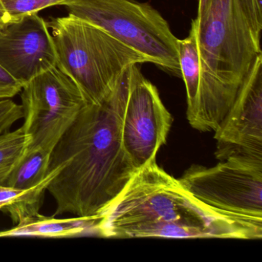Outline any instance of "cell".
Returning <instances> with one entry per match:
<instances>
[{
  "instance_id": "9c48e42d",
  "label": "cell",
  "mask_w": 262,
  "mask_h": 262,
  "mask_svg": "<svg viewBox=\"0 0 262 262\" xmlns=\"http://www.w3.org/2000/svg\"><path fill=\"white\" fill-rule=\"evenodd\" d=\"M216 156L262 163V55L242 82L229 111L214 132Z\"/></svg>"
},
{
  "instance_id": "ffe728a7",
  "label": "cell",
  "mask_w": 262,
  "mask_h": 262,
  "mask_svg": "<svg viewBox=\"0 0 262 262\" xmlns=\"http://www.w3.org/2000/svg\"><path fill=\"white\" fill-rule=\"evenodd\" d=\"M208 2V0H199V7H198V14L201 13L202 10L205 8L206 6L207 3Z\"/></svg>"
},
{
  "instance_id": "7c38bea8",
  "label": "cell",
  "mask_w": 262,
  "mask_h": 262,
  "mask_svg": "<svg viewBox=\"0 0 262 262\" xmlns=\"http://www.w3.org/2000/svg\"><path fill=\"white\" fill-rule=\"evenodd\" d=\"M179 61L181 76L186 88L187 118H188L194 113L200 86L201 59L194 19L191 22L188 36L185 39H179Z\"/></svg>"
},
{
  "instance_id": "8992f818",
  "label": "cell",
  "mask_w": 262,
  "mask_h": 262,
  "mask_svg": "<svg viewBox=\"0 0 262 262\" xmlns=\"http://www.w3.org/2000/svg\"><path fill=\"white\" fill-rule=\"evenodd\" d=\"M21 99L22 128L30 136L27 148L50 152L87 103L77 84L57 67L24 85Z\"/></svg>"
},
{
  "instance_id": "ac0fdd59",
  "label": "cell",
  "mask_w": 262,
  "mask_h": 262,
  "mask_svg": "<svg viewBox=\"0 0 262 262\" xmlns=\"http://www.w3.org/2000/svg\"><path fill=\"white\" fill-rule=\"evenodd\" d=\"M24 191L0 185V211L4 212L9 207L17 202Z\"/></svg>"
},
{
  "instance_id": "7a4b0ae2",
  "label": "cell",
  "mask_w": 262,
  "mask_h": 262,
  "mask_svg": "<svg viewBox=\"0 0 262 262\" xmlns=\"http://www.w3.org/2000/svg\"><path fill=\"white\" fill-rule=\"evenodd\" d=\"M104 237L262 238V219L211 208L151 161L97 216Z\"/></svg>"
},
{
  "instance_id": "5b68a950",
  "label": "cell",
  "mask_w": 262,
  "mask_h": 262,
  "mask_svg": "<svg viewBox=\"0 0 262 262\" xmlns=\"http://www.w3.org/2000/svg\"><path fill=\"white\" fill-rule=\"evenodd\" d=\"M69 14L106 31L163 70L181 76L179 39L165 18L136 0H67Z\"/></svg>"
},
{
  "instance_id": "52a82bcc",
  "label": "cell",
  "mask_w": 262,
  "mask_h": 262,
  "mask_svg": "<svg viewBox=\"0 0 262 262\" xmlns=\"http://www.w3.org/2000/svg\"><path fill=\"white\" fill-rule=\"evenodd\" d=\"M179 180L211 208L262 219V163L228 158L211 168L193 165Z\"/></svg>"
},
{
  "instance_id": "5bb4252c",
  "label": "cell",
  "mask_w": 262,
  "mask_h": 262,
  "mask_svg": "<svg viewBox=\"0 0 262 262\" xmlns=\"http://www.w3.org/2000/svg\"><path fill=\"white\" fill-rule=\"evenodd\" d=\"M30 136L22 127L0 134V185H4L27 151Z\"/></svg>"
},
{
  "instance_id": "4fadbf2b",
  "label": "cell",
  "mask_w": 262,
  "mask_h": 262,
  "mask_svg": "<svg viewBox=\"0 0 262 262\" xmlns=\"http://www.w3.org/2000/svg\"><path fill=\"white\" fill-rule=\"evenodd\" d=\"M50 155L51 152L40 147L27 148L4 185L27 190L39 185L48 174Z\"/></svg>"
},
{
  "instance_id": "2e32d148",
  "label": "cell",
  "mask_w": 262,
  "mask_h": 262,
  "mask_svg": "<svg viewBox=\"0 0 262 262\" xmlns=\"http://www.w3.org/2000/svg\"><path fill=\"white\" fill-rule=\"evenodd\" d=\"M22 105L12 99L0 100V134L10 131L11 127L23 119Z\"/></svg>"
},
{
  "instance_id": "277c9868",
  "label": "cell",
  "mask_w": 262,
  "mask_h": 262,
  "mask_svg": "<svg viewBox=\"0 0 262 262\" xmlns=\"http://www.w3.org/2000/svg\"><path fill=\"white\" fill-rule=\"evenodd\" d=\"M47 24L56 48V67L77 84L87 103L103 100L128 67L149 62L105 30L73 15Z\"/></svg>"
},
{
  "instance_id": "d6986e66",
  "label": "cell",
  "mask_w": 262,
  "mask_h": 262,
  "mask_svg": "<svg viewBox=\"0 0 262 262\" xmlns=\"http://www.w3.org/2000/svg\"><path fill=\"white\" fill-rule=\"evenodd\" d=\"M9 22H10V19H9L8 15H7L2 3L0 1V30H2Z\"/></svg>"
},
{
  "instance_id": "3957f363",
  "label": "cell",
  "mask_w": 262,
  "mask_h": 262,
  "mask_svg": "<svg viewBox=\"0 0 262 262\" xmlns=\"http://www.w3.org/2000/svg\"><path fill=\"white\" fill-rule=\"evenodd\" d=\"M194 20L200 86L194 113L187 119L195 129L215 132L262 55V0H208Z\"/></svg>"
},
{
  "instance_id": "ba28073f",
  "label": "cell",
  "mask_w": 262,
  "mask_h": 262,
  "mask_svg": "<svg viewBox=\"0 0 262 262\" xmlns=\"http://www.w3.org/2000/svg\"><path fill=\"white\" fill-rule=\"evenodd\" d=\"M171 122V115L157 89L136 66L122 125V145L136 171L156 160L158 151L166 142Z\"/></svg>"
},
{
  "instance_id": "8fae6325",
  "label": "cell",
  "mask_w": 262,
  "mask_h": 262,
  "mask_svg": "<svg viewBox=\"0 0 262 262\" xmlns=\"http://www.w3.org/2000/svg\"><path fill=\"white\" fill-rule=\"evenodd\" d=\"M97 221V217L58 219L54 216L47 217L39 214L24 219L12 229L0 231V237H75L87 232H95Z\"/></svg>"
},
{
  "instance_id": "6da1fadb",
  "label": "cell",
  "mask_w": 262,
  "mask_h": 262,
  "mask_svg": "<svg viewBox=\"0 0 262 262\" xmlns=\"http://www.w3.org/2000/svg\"><path fill=\"white\" fill-rule=\"evenodd\" d=\"M136 66L103 100L82 107L52 151L48 171L60 168L47 188L55 215L97 217L136 173L122 145V125Z\"/></svg>"
},
{
  "instance_id": "e0dca14e",
  "label": "cell",
  "mask_w": 262,
  "mask_h": 262,
  "mask_svg": "<svg viewBox=\"0 0 262 262\" xmlns=\"http://www.w3.org/2000/svg\"><path fill=\"white\" fill-rule=\"evenodd\" d=\"M24 85L0 65V100L12 99L22 91Z\"/></svg>"
},
{
  "instance_id": "9a60e30c",
  "label": "cell",
  "mask_w": 262,
  "mask_h": 262,
  "mask_svg": "<svg viewBox=\"0 0 262 262\" xmlns=\"http://www.w3.org/2000/svg\"><path fill=\"white\" fill-rule=\"evenodd\" d=\"M8 15L10 22L53 6H62L67 0H0ZM9 22V23H10Z\"/></svg>"
},
{
  "instance_id": "30bf717a",
  "label": "cell",
  "mask_w": 262,
  "mask_h": 262,
  "mask_svg": "<svg viewBox=\"0 0 262 262\" xmlns=\"http://www.w3.org/2000/svg\"><path fill=\"white\" fill-rule=\"evenodd\" d=\"M56 62L51 32L37 13L8 23L0 30V65L23 85L54 68Z\"/></svg>"
}]
</instances>
